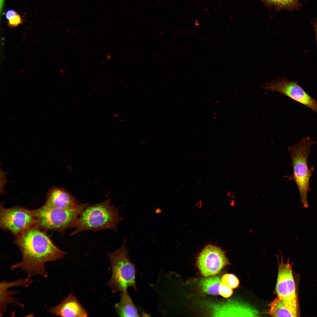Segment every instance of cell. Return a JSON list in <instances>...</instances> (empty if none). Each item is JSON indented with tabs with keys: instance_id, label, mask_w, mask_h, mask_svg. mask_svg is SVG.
Instances as JSON below:
<instances>
[{
	"instance_id": "1",
	"label": "cell",
	"mask_w": 317,
	"mask_h": 317,
	"mask_svg": "<svg viewBox=\"0 0 317 317\" xmlns=\"http://www.w3.org/2000/svg\"><path fill=\"white\" fill-rule=\"evenodd\" d=\"M15 237L14 242L21 252L22 259L12 266L11 269H21L30 276L39 275L47 277L45 263L56 261L66 254L54 245L45 230L37 226L27 229Z\"/></svg>"
},
{
	"instance_id": "2",
	"label": "cell",
	"mask_w": 317,
	"mask_h": 317,
	"mask_svg": "<svg viewBox=\"0 0 317 317\" xmlns=\"http://www.w3.org/2000/svg\"><path fill=\"white\" fill-rule=\"evenodd\" d=\"M111 203L110 200L107 199L86 207L80 214L71 235L85 230L115 229L122 218Z\"/></svg>"
},
{
	"instance_id": "3",
	"label": "cell",
	"mask_w": 317,
	"mask_h": 317,
	"mask_svg": "<svg viewBox=\"0 0 317 317\" xmlns=\"http://www.w3.org/2000/svg\"><path fill=\"white\" fill-rule=\"evenodd\" d=\"M314 143L309 137H307L288 148L293 170V174L289 178L296 183L299 192L301 202L305 208L309 206L307 194L310 190V179L313 170V167L309 168L308 159L311 147Z\"/></svg>"
},
{
	"instance_id": "4",
	"label": "cell",
	"mask_w": 317,
	"mask_h": 317,
	"mask_svg": "<svg viewBox=\"0 0 317 317\" xmlns=\"http://www.w3.org/2000/svg\"><path fill=\"white\" fill-rule=\"evenodd\" d=\"M89 204L80 203L70 208H50L44 205L31 210L37 221L36 226L44 230L63 232L74 227L82 211Z\"/></svg>"
},
{
	"instance_id": "5",
	"label": "cell",
	"mask_w": 317,
	"mask_h": 317,
	"mask_svg": "<svg viewBox=\"0 0 317 317\" xmlns=\"http://www.w3.org/2000/svg\"><path fill=\"white\" fill-rule=\"evenodd\" d=\"M126 240L125 238L122 245L115 251L107 254L112 272L111 278L107 284L113 293L127 291L130 287L136 291L137 290L135 265L128 257Z\"/></svg>"
},
{
	"instance_id": "6",
	"label": "cell",
	"mask_w": 317,
	"mask_h": 317,
	"mask_svg": "<svg viewBox=\"0 0 317 317\" xmlns=\"http://www.w3.org/2000/svg\"><path fill=\"white\" fill-rule=\"evenodd\" d=\"M37 221L31 210L19 206L6 208L1 203L0 227L16 236L25 230L36 226Z\"/></svg>"
},
{
	"instance_id": "7",
	"label": "cell",
	"mask_w": 317,
	"mask_h": 317,
	"mask_svg": "<svg viewBox=\"0 0 317 317\" xmlns=\"http://www.w3.org/2000/svg\"><path fill=\"white\" fill-rule=\"evenodd\" d=\"M261 87L267 90L279 92L317 113V101L307 93L296 82L283 77L264 83Z\"/></svg>"
},
{
	"instance_id": "8",
	"label": "cell",
	"mask_w": 317,
	"mask_h": 317,
	"mask_svg": "<svg viewBox=\"0 0 317 317\" xmlns=\"http://www.w3.org/2000/svg\"><path fill=\"white\" fill-rule=\"evenodd\" d=\"M196 264L201 275L207 277L218 274L230 264L225 252L220 247L208 244L198 256Z\"/></svg>"
},
{
	"instance_id": "9",
	"label": "cell",
	"mask_w": 317,
	"mask_h": 317,
	"mask_svg": "<svg viewBox=\"0 0 317 317\" xmlns=\"http://www.w3.org/2000/svg\"><path fill=\"white\" fill-rule=\"evenodd\" d=\"M279 261L278 271L275 292L277 296L284 301L298 304L295 284L291 265L288 261L284 263L282 256Z\"/></svg>"
},
{
	"instance_id": "10",
	"label": "cell",
	"mask_w": 317,
	"mask_h": 317,
	"mask_svg": "<svg viewBox=\"0 0 317 317\" xmlns=\"http://www.w3.org/2000/svg\"><path fill=\"white\" fill-rule=\"evenodd\" d=\"M76 199L64 188L53 186L48 191L44 205L48 207L68 209L77 206Z\"/></svg>"
},
{
	"instance_id": "11",
	"label": "cell",
	"mask_w": 317,
	"mask_h": 317,
	"mask_svg": "<svg viewBox=\"0 0 317 317\" xmlns=\"http://www.w3.org/2000/svg\"><path fill=\"white\" fill-rule=\"evenodd\" d=\"M50 313L62 317H87L88 313L72 293L60 303L49 309Z\"/></svg>"
},
{
	"instance_id": "12",
	"label": "cell",
	"mask_w": 317,
	"mask_h": 317,
	"mask_svg": "<svg viewBox=\"0 0 317 317\" xmlns=\"http://www.w3.org/2000/svg\"><path fill=\"white\" fill-rule=\"evenodd\" d=\"M268 306L269 308L263 313L273 317H296L298 314V304L289 303L277 296Z\"/></svg>"
},
{
	"instance_id": "13",
	"label": "cell",
	"mask_w": 317,
	"mask_h": 317,
	"mask_svg": "<svg viewBox=\"0 0 317 317\" xmlns=\"http://www.w3.org/2000/svg\"><path fill=\"white\" fill-rule=\"evenodd\" d=\"M114 308L117 314L120 317H139L141 315L127 291L121 292L120 301L115 304Z\"/></svg>"
},
{
	"instance_id": "14",
	"label": "cell",
	"mask_w": 317,
	"mask_h": 317,
	"mask_svg": "<svg viewBox=\"0 0 317 317\" xmlns=\"http://www.w3.org/2000/svg\"><path fill=\"white\" fill-rule=\"evenodd\" d=\"M221 305H219V308L216 310L217 311L214 312L213 314L215 315H252L255 316L257 313L253 311V310L249 309L245 305L242 304L240 305L233 302L226 303ZM256 316V315H255Z\"/></svg>"
},
{
	"instance_id": "15",
	"label": "cell",
	"mask_w": 317,
	"mask_h": 317,
	"mask_svg": "<svg viewBox=\"0 0 317 317\" xmlns=\"http://www.w3.org/2000/svg\"><path fill=\"white\" fill-rule=\"evenodd\" d=\"M267 7L276 11L283 10L293 11L300 9L301 0H260Z\"/></svg>"
},
{
	"instance_id": "16",
	"label": "cell",
	"mask_w": 317,
	"mask_h": 317,
	"mask_svg": "<svg viewBox=\"0 0 317 317\" xmlns=\"http://www.w3.org/2000/svg\"><path fill=\"white\" fill-rule=\"evenodd\" d=\"M221 279L217 276H210L202 279L200 284L202 291L205 294L213 295L219 294V288Z\"/></svg>"
},
{
	"instance_id": "17",
	"label": "cell",
	"mask_w": 317,
	"mask_h": 317,
	"mask_svg": "<svg viewBox=\"0 0 317 317\" xmlns=\"http://www.w3.org/2000/svg\"><path fill=\"white\" fill-rule=\"evenodd\" d=\"M221 281L229 285L233 289L238 286L239 281L236 276L232 274H226L222 277Z\"/></svg>"
},
{
	"instance_id": "18",
	"label": "cell",
	"mask_w": 317,
	"mask_h": 317,
	"mask_svg": "<svg viewBox=\"0 0 317 317\" xmlns=\"http://www.w3.org/2000/svg\"><path fill=\"white\" fill-rule=\"evenodd\" d=\"M219 293L225 298H228L233 293V289L227 283L221 281L219 286Z\"/></svg>"
},
{
	"instance_id": "19",
	"label": "cell",
	"mask_w": 317,
	"mask_h": 317,
	"mask_svg": "<svg viewBox=\"0 0 317 317\" xmlns=\"http://www.w3.org/2000/svg\"><path fill=\"white\" fill-rule=\"evenodd\" d=\"M7 21V24L11 28H13L23 23V21L20 15L18 14L14 17Z\"/></svg>"
},
{
	"instance_id": "20",
	"label": "cell",
	"mask_w": 317,
	"mask_h": 317,
	"mask_svg": "<svg viewBox=\"0 0 317 317\" xmlns=\"http://www.w3.org/2000/svg\"><path fill=\"white\" fill-rule=\"evenodd\" d=\"M18 13L13 9H9L8 10L6 13V17L7 20L11 19L17 14Z\"/></svg>"
},
{
	"instance_id": "21",
	"label": "cell",
	"mask_w": 317,
	"mask_h": 317,
	"mask_svg": "<svg viewBox=\"0 0 317 317\" xmlns=\"http://www.w3.org/2000/svg\"><path fill=\"white\" fill-rule=\"evenodd\" d=\"M311 23L316 34L317 47V21H312Z\"/></svg>"
}]
</instances>
